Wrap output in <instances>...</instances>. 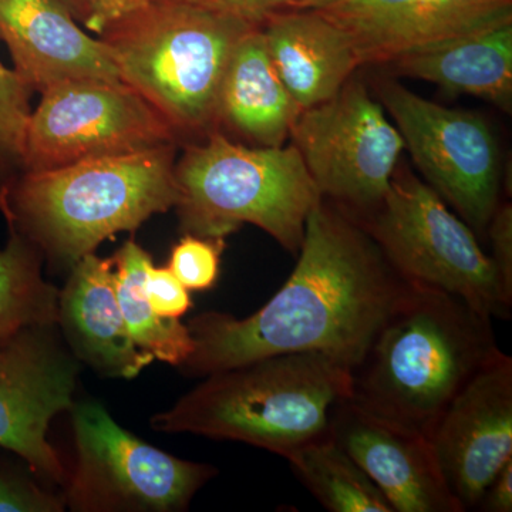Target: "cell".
Listing matches in <instances>:
<instances>
[{
	"mask_svg": "<svg viewBox=\"0 0 512 512\" xmlns=\"http://www.w3.org/2000/svg\"><path fill=\"white\" fill-rule=\"evenodd\" d=\"M288 281L244 319L204 312L188 322L195 352L181 366L208 376L286 353H319L350 370L412 289L355 217L322 198L306 221Z\"/></svg>",
	"mask_w": 512,
	"mask_h": 512,
	"instance_id": "obj_1",
	"label": "cell"
},
{
	"mask_svg": "<svg viewBox=\"0 0 512 512\" xmlns=\"http://www.w3.org/2000/svg\"><path fill=\"white\" fill-rule=\"evenodd\" d=\"M491 316L440 289L414 285L352 370L365 409L426 434L495 349Z\"/></svg>",
	"mask_w": 512,
	"mask_h": 512,
	"instance_id": "obj_2",
	"label": "cell"
},
{
	"mask_svg": "<svg viewBox=\"0 0 512 512\" xmlns=\"http://www.w3.org/2000/svg\"><path fill=\"white\" fill-rule=\"evenodd\" d=\"M175 144L22 171L0 188L10 229L74 265L101 242L177 204Z\"/></svg>",
	"mask_w": 512,
	"mask_h": 512,
	"instance_id": "obj_3",
	"label": "cell"
},
{
	"mask_svg": "<svg viewBox=\"0 0 512 512\" xmlns=\"http://www.w3.org/2000/svg\"><path fill=\"white\" fill-rule=\"evenodd\" d=\"M352 394V370L319 353H286L208 375L154 430L241 441L288 457L326 436L330 413Z\"/></svg>",
	"mask_w": 512,
	"mask_h": 512,
	"instance_id": "obj_4",
	"label": "cell"
},
{
	"mask_svg": "<svg viewBox=\"0 0 512 512\" xmlns=\"http://www.w3.org/2000/svg\"><path fill=\"white\" fill-rule=\"evenodd\" d=\"M256 25L181 0H153L99 36L130 84L180 134L217 130L222 79L235 46Z\"/></svg>",
	"mask_w": 512,
	"mask_h": 512,
	"instance_id": "obj_5",
	"label": "cell"
},
{
	"mask_svg": "<svg viewBox=\"0 0 512 512\" xmlns=\"http://www.w3.org/2000/svg\"><path fill=\"white\" fill-rule=\"evenodd\" d=\"M185 234L225 238L255 225L298 255L306 221L322 195L295 146L255 147L214 130L175 163Z\"/></svg>",
	"mask_w": 512,
	"mask_h": 512,
	"instance_id": "obj_6",
	"label": "cell"
},
{
	"mask_svg": "<svg viewBox=\"0 0 512 512\" xmlns=\"http://www.w3.org/2000/svg\"><path fill=\"white\" fill-rule=\"evenodd\" d=\"M357 221L407 281L456 295L491 318H507L511 305L490 255L421 178L397 167L382 204Z\"/></svg>",
	"mask_w": 512,
	"mask_h": 512,
	"instance_id": "obj_7",
	"label": "cell"
},
{
	"mask_svg": "<svg viewBox=\"0 0 512 512\" xmlns=\"http://www.w3.org/2000/svg\"><path fill=\"white\" fill-rule=\"evenodd\" d=\"M77 464L64 500L73 511L185 510L217 468L150 446L97 402L73 404Z\"/></svg>",
	"mask_w": 512,
	"mask_h": 512,
	"instance_id": "obj_8",
	"label": "cell"
},
{
	"mask_svg": "<svg viewBox=\"0 0 512 512\" xmlns=\"http://www.w3.org/2000/svg\"><path fill=\"white\" fill-rule=\"evenodd\" d=\"M289 138L320 195L356 220L382 204L406 150L382 103L355 79L332 99L302 110Z\"/></svg>",
	"mask_w": 512,
	"mask_h": 512,
	"instance_id": "obj_9",
	"label": "cell"
},
{
	"mask_svg": "<svg viewBox=\"0 0 512 512\" xmlns=\"http://www.w3.org/2000/svg\"><path fill=\"white\" fill-rule=\"evenodd\" d=\"M377 94L424 183L474 234L487 231L501 183L500 147L487 120L424 99L393 80L380 82Z\"/></svg>",
	"mask_w": 512,
	"mask_h": 512,
	"instance_id": "obj_10",
	"label": "cell"
},
{
	"mask_svg": "<svg viewBox=\"0 0 512 512\" xmlns=\"http://www.w3.org/2000/svg\"><path fill=\"white\" fill-rule=\"evenodd\" d=\"M163 114L123 80H73L50 87L30 114L20 171L175 144Z\"/></svg>",
	"mask_w": 512,
	"mask_h": 512,
	"instance_id": "obj_11",
	"label": "cell"
},
{
	"mask_svg": "<svg viewBox=\"0 0 512 512\" xmlns=\"http://www.w3.org/2000/svg\"><path fill=\"white\" fill-rule=\"evenodd\" d=\"M55 326L23 330L0 348V448L45 483L64 484L66 470L47 430L72 409L79 360L60 345Z\"/></svg>",
	"mask_w": 512,
	"mask_h": 512,
	"instance_id": "obj_12",
	"label": "cell"
},
{
	"mask_svg": "<svg viewBox=\"0 0 512 512\" xmlns=\"http://www.w3.org/2000/svg\"><path fill=\"white\" fill-rule=\"evenodd\" d=\"M441 474L464 512L512 458V357L500 348L453 397L430 434Z\"/></svg>",
	"mask_w": 512,
	"mask_h": 512,
	"instance_id": "obj_13",
	"label": "cell"
},
{
	"mask_svg": "<svg viewBox=\"0 0 512 512\" xmlns=\"http://www.w3.org/2000/svg\"><path fill=\"white\" fill-rule=\"evenodd\" d=\"M329 436L382 491L394 512H464L441 474L426 434L340 400L329 419Z\"/></svg>",
	"mask_w": 512,
	"mask_h": 512,
	"instance_id": "obj_14",
	"label": "cell"
},
{
	"mask_svg": "<svg viewBox=\"0 0 512 512\" xmlns=\"http://www.w3.org/2000/svg\"><path fill=\"white\" fill-rule=\"evenodd\" d=\"M306 9L349 33L362 66L512 22V0H316Z\"/></svg>",
	"mask_w": 512,
	"mask_h": 512,
	"instance_id": "obj_15",
	"label": "cell"
},
{
	"mask_svg": "<svg viewBox=\"0 0 512 512\" xmlns=\"http://www.w3.org/2000/svg\"><path fill=\"white\" fill-rule=\"evenodd\" d=\"M0 40L30 92L73 80H121L103 40L60 0H0Z\"/></svg>",
	"mask_w": 512,
	"mask_h": 512,
	"instance_id": "obj_16",
	"label": "cell"
},
{
	"mask_svg": "<svg viewBox=\"0 0 512 512\" xmlns=\"http://www.w3.org/2000/svg\"><path fill=\"white\" fill-rule=\"evenodd\" d=\"M59 293L60 325L77 360L109 377L133 379L154 359L131 338L116 292L113 258L83 256Z\"/></svg>",
	"mask_w": 512,
	"mask_h": 512,
	"instance_id": "obj_17",
	"label": "cell"
},
{
	"mask_svg": "<svg viewBox=\"0 0 512 512\" xmlns=\"http://www.w3.org/2000/svg\"><path fill=\"white\" fill-rule=\"evenodd\" d=\"M261 30L276 72L301 110L332 99L362 66L349 33L316 10L276 13Z\"/></svg>",
	"mask_w": 512,
	"mask_h": 512,
	"instance_id": "obj_18",
	"label": "cell"
},
{
	"mask_svg": "<svg viewBox=\"0 0 512 512\" xmlns=\"http://www.w3.org/2000/svg\"><path fill=\"white\" fill-rule=\"evenodd\" d=\"M301 107L276 72L261 26L239 40L229 59L217 104V130L248 146L282 147Z\"/></svg>",
	"mask_w": 512,
	"mask_h": 512,
	"instance_id": "obj_19",
	"label": "cell"
},
{
	"mask_svg": "<svg viewBox=\"0 0 512 512\" xmlns=\"http://www.w3.org/2000/svg\"><path fill=\"white\" fill-rule=\"evenodd\" d=\"M389 64L399 76L478 97L511 113L512 22L434 43Z\"/></svg>",
	"mask_w": 512,
	"mask_h": 512,
	"instance_id": "obj_20",
	"label": "cell"
},
{
	"mask_svg": "<svg viewBox=\"0 0 512 512\" xmlns=\"http://www.w3.org/2000/svg\"><path fill=\"white\" fill-rule=\"evenodd\" d=\"M116 292L131 338L154 359L181 367L195 352V340L180 319L160 318L148 305L144 281L150 254L133 239L113 256Z\"/></svg>",
	"mask_w": 512,
	"mask_h": 512,
	"instance_id": "obj_21",
	"label": "cell"
},
{
	"mask_svg": "<svg viewBox=\"0 0 512 512\" xmlns=\"http://www.w3.org/2000/svg\"><path fill=\"white\" fill-rule=\"evenodd\" d=\"M59 291L42 275V251L10 229L0 248V348L20 332L57 325Z\"/></svg>",
	"mask_w": 512,
	"mask_h": 512,
	"instance_id": "obj_22",
	"label": "cell"
},
{
	"mask_svg": "<svg viewBox=\"0 0 512 512\" xmlns=\"http://www.w3.org/2000/svg\"><path fill=\"white\" fill-rule=\"evenodd\" d=\"M285 460L326 510L394 512L382 491L329 433L293 451Z\"/></svg>",
	"mask_w": 512,
	"mask_h": 512,
	"instance_id": "obj_23",
	"label": "cell"
},
{
	"mask_svg": "<svg viewBox=\"0 0 512 512\" xmlns=\"http://www.w3.org/2000/svg\"><path fill=\"white\" fill-rule=\"evenodd\" d=\"M30 89L15 70L0 63V188L10 178L13 170L22 168L26 130L32 109Z\"/></svg>",
	"mask_w": 512,
	"mask_h": 512,
	"instance_id": "obj_24",
	"label": "cell"
},
{
	"mask_svg": "<svg viewBox=\"0 0 512 512\" xmlns=\"http://www.w3.org/2000/svg\"><path fill=\"white\" fill-rule=\"evenodd\" d=\"M225 238L185 234L171 251L168 268L188 291H210L220 278Z\"/></svg>",
	"mask_w": 512,
	"mask_h": 512,
	"instance_id": "obj_25",
	"label": "cell"
},
{
	"mask_svg": "<svg viewBox=\"0 0 512 512\" xmlns=\"http://www.w3.org/2000/svg\"><path fill=\"white\" fill-rule=\"evenodd\" d=\"M64 505V497L47 493L18 467L0 460V512H59Z\"/></svg>",
	"mask_w": 512,
	"mask_h": 512,
	"instance_id": "obj_26",
	"label": "cell"
},
{
	"mask_svg": "<svg viewBox=\"0 0 512 512\" xmlns=\"http://www.w3.org/2000/svg\"><path fill=\"white\" fill-rule=\"evenodd\" d=\"M144 292L148 305L160 318L180 319L192 306L190 291L168 266H148Z\"/></svg>",
	"mask_w": 512,
	"mask_h": 512,
	"instance_id": "obj_27",
	"label": "cell"
},
{
	"mask_svg": "<svg viewBox=\"0 0 512 512\" xmlns=\"http://www.w3.org/2000/svg\"><path fill=\"white\" fill-rule=\"evenodd\" d=\"M181 2L261 26L266 19L276 13L292 9H306L316 0H181Z\"/></svg>",
	"mask_w": 512,
	"mask_h": 512,
	"instance_id": "obj_28",
	"label": "cell"
},
{
	"mask_svg": "<svg viewBox=\"0 0 512 512\" xmlns=\"http://www.w3.org/2000/svg\"><path fill=\"white\" fill-rule=\"evenodd\" d=\"M493 254L490 258L500 279L505 299L512 305V207L498 205L487 228Z\"/></svg>",
	"mask_w": 512,
	"mask_h": 512,
	"instance_id": "obj_29",
	"label": "cell"
},
{
	"mask_svg": "<svg viewBox=\"0 0 512 512\" xmlns=\"http://www.w3.org/2000/svg\"><path fill=\"white\" fill-rule=\"evenodd\" d=\"M151 2L153 0H90L89 18L84 26L100 36L111 25Z\"/></svg>",
	"mask_w": 512,
	"mask_h": 512,
	"instance_id": "obj_30",
	"label": "cell"
},
{
	"mask_svg": "<svg viewBox=\"0 0 512 512\" xmlns=\"http://www.w3.org/2000/svg\"><path fill=\"white\" fill-rule=\"evenodd\" d=\"M477 510L485 512L512 511V458L504 464L485 488Z\"/></svg>",
	"mask_w": 512,
	"mask_h": 512,
	"instance_id": "obj_31",
	"label": "cell"
},
{
	"mask_svg": "<svg viewBox=\"0 0 512 512\" xmlns=\"http://www.w3.org/2000/svg\"><path fill=\"white\" fill-rule=\"evenodd\" d=\"M60 2L70 10L74 19L86 23L89 18L90 0H60Z\"/></svg>",
	"mask_w": 512,
	"mask_h": 512,
	"instance_id": "obj_32",
	"label": "cell"
}]
</instances>
